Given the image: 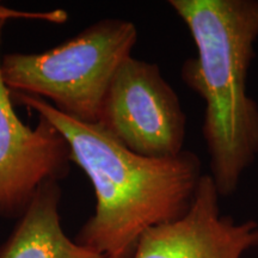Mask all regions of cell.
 Masks as SVG:
<instances>
[{
  "label": "cell",
  "mask_w": 258,
  "mask_h": 258,
  "mask_svg": "<svg viewBox=\"0 0 258 258\" xmlns=\"http://www.w3.org/2000/svg\"><path fill=\"white\" fill-rule=\"evenodd\" d=\"M61 196L57 180H47L38 186L11 234L0 245V258H108L64 233Z\"/></svg>",
  "instance_id": "cell-7"
},
{
  "label": "cell",
  "mask_w": 258,
  "mask_h": 258,
  "mask_svg": "<svg viewBox=\"0 0 258 258\" xmlns=\"http://www.w3.org/2000/svg\"><path fill=\"white\" fill-rule=\"evenodd\" d=\"M137 41L134 23L102 19L51 49L5 54L3 79L11 92L40 97L70 117L97 123L116 71Z\"/></svg>",
  "instance_id": "cell-3"
},
{
  "label": "cell",
  "mask_w": 258,
  "mask_h": 258,
  "mask_svg": "<svg viewBox=\"0 0 258 258\" xmlns=\"http://www.w3.org/2000/svg\"><path fill=\"white\" fill-rule=\"evenodd\" d=\"M211 175L203 173L184 215L147 230L132 258H243L258 247V222L222 215Z\"/></svg>",
  "instance_id": "cell-6"
},
{
  "label": "cell",
  "mask_w": 258,
  "mask_h": 258,
  "mask_svg": "<svg viewBox=\"0 0 258 258\" xmlns=\"http://www.w3.org/2000/svg\"><path fill=\"white\" fill-rule=\"evenodd\" d=\"M184 22L198 55L180 77L205 102L202 134L220 198L239 188L258 156V104L247 76L258 38V0H170Z\"/></svg>",
  "instance_id": "cell-2"
},
{
  "label": "cell",
  "mask_w": 258,
  "mask_h": 258,
  "mask_svg": "<svg viewBox=\"0 0 258 258\" xmlns=\"http://www.w3.org/2000/svg\"><path fill=\"white\" fill-rule=\"evenodd\" d=\"M40 19V21H46L49 23L63 24L69 19V14L63 10H51V11L44 12H25L17 11L0 4V23H6L9 19Z\"/></svg>",
  "instance_id": "cell-8"
},
{
  "label": "cell",
  "mask_w": 258,
  "mask_h": 258,
  "mask_svg": "<svg viewBox=\"0 0 258 258\" xmlns=\"http://www.w3.org/2000/svg\"><path fill=\"white\" fill-rule=\"evenodd\" d=\"M5 24L0 23V49ZM71 163L69 144L49 121L40 116L31 128L16 114L0 55V217L18 219L38 186L69 176Z\"/></svg>",
  "instance_id": "cell-5"
},
{
  "label": "cell",
  "mask_w": 258,
  "mask_h": 258,
  "mask_svg": "<svg viewBox=\"0 0 258 258\" xmlns=\"http://www.w3.org/2000/svg\"><path fill=\"white\" fill-rule=\"evenodd\" d=\"M11 97L60 132L72 163L91 180L95 213L80 228L78 244L108 258H132L145 232L189 209L203 176L198 154L184 150L163 159L139 156L101 124L70 117L40 97Z\"/></svg>",
  "instance_id": "cell-1"
},
{
  "label": "cell",
  "mask_w": 258,
  "mask_h": 258,
  "mask_svg": "<svg viewBox=\"0 0 258 258\" xmlns=\"http://www.w3.org/2000/svg\"><path fill=\"white\" fill-rule=\"evenodd\" d=\"M98 124L139 156L173 158L183 152L186 116L157 63L125 59L103 99Z\"/></svg>",
  "instance_id": "cell-4"
}]
</instances>
